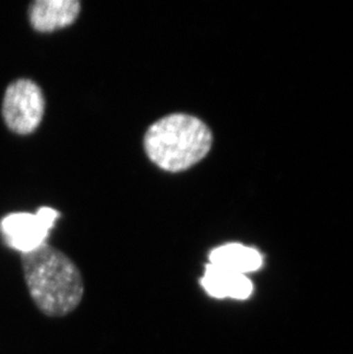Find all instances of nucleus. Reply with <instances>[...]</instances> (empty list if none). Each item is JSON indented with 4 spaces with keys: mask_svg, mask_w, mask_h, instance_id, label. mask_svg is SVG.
Wrapping results in <instances>:
<instances>
[{
    "mask_svg": "<svg viewBox=\"0 0 353 354\" xmlns=\"http://www.w3.org/2000/svg\"><path fill=\"white\" fill-rule=\"evenodd\" d=\"M209 261V264L244 275L260 270L263 265L260 251L240 243L224 244L213 249Z\"/></svg>",
    "mask_w": 353,
    "mask_h": 354,
    "instance_id": "0eeeda50",
    "label": "nucleus"
},
{
    "mask_svg": "<svg viewBox=\"0 0 353 354\" xmlns=\"http://www.w3.org/2000/svg\"><path fill=\"white\" fill-rule=\"evenodd\" d=\"M201 286L213 298H233L244 301L251 296L253 282L247 275L228 271L216 265L208 264Z\"/></svg>",
    "mask_w": 353,
    "mask_h": 354,
    "instance_id": "423d86ee",
    "label": "nucleus"
},
{
    "mask_svg": "<svg viewBox=\"0 0 353 354\" xmlns=\"http://www.w3.org/2000/svg\"><path fill=\"white\" fill-rule=\"evenodd\" d=\"M45 111L40 87L30 80H17L7 87L3 116L7 127L17 134H29L39 127Z\"/></svg>",
    "mask_w": 353,
    "mask_h": 354,
    "instance_id": "7ed1b4c3",
    "label": "nucleus"
},
{
    "mask_svg": "<svg viewBox=\"0 0 353 354\" xmlns=\"http://www.w3.org/2000/svg\"><path fill=\"white\" fill-rule=\"evenodd\" d=\"M57 217V210L43 207L35 214L28 212L8 214L1 221L0 228L7 244L21 254H26L46 243L45 240Z\"/></svg>",
    "mask_w": 353,
    "mask_h": 354,
    "instance_id": "20e7f679",
    "label": "nucleus"
},
{
    "mask_svg": "<svg viewBox=\"0 0 353 354\" xmlns=\"http://www.w3.org/2000/svg\"><path fill=\"white\" fill-rule=\"evenodd\" d=\"M80 12L77 0H37L29 8V20L35 30L52 32L73 24Z\"/></svg>",
    "mask_w": 353,
    "mask_h": 354,
    "instance_id": "39448f33",
    "label": "nucleus"
},
{
    "mask_svg": "<svg viewBox=\"0 0 353 354\" xmlns=\"http://www.w3.org/2000/svg\"><path fill=\"white\" fill-rule=\"evenodd\" d=\"M212 133L200 118L171 114L156 120L147 130L143 148L155 165L168 172H181L207 156Z\"/></svg>",
    "mask_w": 353,
    "mask_h": 354,
    "instance_id": "f03ea898",
    "label": "nucleus"
},
{
    "mask_svg": "<svg viewBox=\"0 0 353 354\" xmlns=\"http://www.w3.org/2000/svg\"><path fill=\"white\" fill-rule=\"evenodd\" d=\"M21 265L29 296L42 315L64 317L76 311L83 301L85 284L71 257L44 243L21 254Z\"/></svg>",
    "mask_w": 353,
    "mask_h": 354,
    "instance_id": "f257e3e1",
    "label": "nucleus"
}]
</instances>
